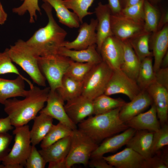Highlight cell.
I'll use <instances>...</instances> for the list:
<instances>
[{
	"label": "cell",
	"instance_id": "obj_26",
	"mask_svg": "<svg viewBox=\"0 0 168 168\" xmlns=\"http://www.w3.org/2000/svg\"><path fill=\"white\" fill-rule=\"evenodd\" d=\"M122 42L124 48V57L120 69L128 77L136 81L141 62L131 46L128 40Z\"/></svg>",
	"mask_w": 168,
	"mask_h": 168
},
{
	"label": "cell",
	"instance_id": "obj_39",
	"mask_svg": "<svg viewBox=\"0 0 168 168\" xmlns=\"http://www.w3.org/2000/svg\"><path fill=\"white\" fill-rule=\"evenodd\" d=\"M161 126L158 131L154 132L151 148L152 156L168 145V125L166 123Z\"/></svg>",
	"mask_w": 168,
	"mask_h": 168
},
{
	"label": "cell",
	"instance_id": "obj_11",
	"mask_svg": "<svg viewBox=\"0 0 168 168\" xmlns=\"http://www.w3.org/2000/svg\"><path fill=\"white\" fill-rule=\"evenodd\" d=\"M110 23L113 35L122 41L128 40L144 30L143 23L136 22L120 14H111Z\"/></svg>",
	"mask_w": 168,
	"mask_h": 168
},
{
	"label": "cell",
	"instance_id": "obj_47",
	"mask_svg": "<svg viewBox=\"0 0 168 168\" xmlns=\"http://www.w3.org/2000/svg\"><path fill=\"white\" fill-rule=\"evenodd\" d=\"M108 4L111 9L112 14H119L121 10V8L119 0H108Z\"/></svg>",
	"mask_w": 168,
	"mask_h": 168
},
{
	"label": "cell",
	"instance_id": "obj_32",
	"mask_svg": "<svg viewBox=\"0 0 168 168\" xmlns=\"http://www.w3.org/2000/svg\"><path fill=\"white\" fill-rule=\"evenodd\" d=\"M94 114L104 113L122 106L126 102L120 98H114L104 94L93 100Z\"/></svg>",
	"mask_w": 168,
	"mask_h": 168
},
{
	"label": "cell",
	"instance_id": "obj_29",
	"mask_svg": "<svg viewBox=\"0 0 168 168\" xmlns=\"http://www.w3.org/2000/svg\"><path fill=\"white\" fill-rule=\"evenodd\" d=\"M152 57H147L141 62L136 82L141 91H146L155 82Z\"/></svg>",
	"mask_w": 168,
	"mask_h": 168
},
{
	"label": "cell",
	"instance_id": "obj_48",
	"mask_svg": "<svg viewBox=\"0 0 168 168\" xmlns=\"http://www.w3.org/2000/svg\"><path fill=\"white\" fill-rule=\"evenodd\" d=\"M49 163V168H68L66 158L57 161Z\"/></svg>",
	"mask_w": 168,
	"mask_h": 168
},
{
	"label": "cell",
	"instance_id": "obj_8",
	"mask_svg": "<svg viewBox=\"0 0 168 168\" xmlns=\"http://www.w3.org/2000/svg\"><path fill=\"white\" fill-rule=\"evenodd\" d=\"M113 71L103 61L94 65L83 82L82 95L93 100L104 94Z\"/></svg>",
	"mask_w": 168,
	"mask_h": 168
},
{
	"label": "cell",
	"instance_id": "obj_35",
	"mask_svg": "<svg viewBox=\"0 0 168 168\" xmlns=\"http://www.w3.org/2000/svg\"><path fill=\"white\" fill-rule=\"evenodd\" d=\"M94 0H63L65 6L72 10L77 16L81 24L83 19L86 16L92 14L93 13L88 11L89 7Z\"/></svg>",
	"mask_w": 168,
	"mask_h": 168
},
{
	"label": "cell",
	"instance_id": "obj_34",
	"mask_svg": "<svg viewBox=\"0 0 168 168\" xmlns=\"http://www.w3.org/2000/svg\"><path fill=\"white\" fill-rule=\"evenodd\" d=\"M72 131V130L60 122L56 125L53 124L41 141V148L46 147L61 139L71 136Z\"/></svg>",
	"mask_w": 168,
	"mask_h": 168
},
{
	"label": "cell",
	"instance_id": "obj_27",
	"mask_svg": "<svg viewBox=\"0 0 168 168\" xmlns=\"http://www.w3.org/2000/svg\"><path fill=\"white\" fill-rule=\"evenodd\" d=\"M53 119L51 117L41 113L33 119V125L30 131L32 145L35 146L42 141L53 124Z\"/></svg>",
	"mask_w": 168,
	"mask_h": 168
},
{
	"label": "cell",
	"instance_id": "obj_45",
	"mask_svg": "<svg viewBox=\"0 0 168 168\" xmlns=\"http://www.w3.org/2000/svg\"><path fill=\"white\" fill-rule=\"evenodd\" d=\"M88 163L90 167L96 168H114L104 159L103 156L91 157Z\"/></svg>",
	"mask_w": 168,
	"mask_h": 168
},
{
	"label": "cell",
	"instance_id": "obj_31",
	"mask_svg": "<svg viewBox=\"0 0 168 168\" xmlns=\"http://www.w3.org/2000/svg\"><path fill=\"white\" fill-rule=\"evenodd\" d=\"M82 86L83 82L65 75L61 86L56 91L63 100L67 101L82 95Z\"/></svg>",
	"mask_w": 168,
	"mask_h": 168
},
{
	"label": "cell",
	"instance_id": "obj_44",
	"mask_svg": "<svg viewBox=\"0 0 168 168\" xmlns=\"http://www.w3.org/2000/svg\"><path fill=\"white\" fill-rule=\"evenodd\" d=\"M155 82L168 89V68H160L155 72Z\"/></svg>",
	"mask_w": 168,
	"mask_h": 168
},
{
	"label": "cell",
	"instance_id": "obj_4",
	"mask_svg": "<svg viewBox=\"0 0 168 168\" xmlns=\"http://www.w3.org/2000/svg\"><path fill=\"white\" fill-rule=\"evenodd\" d=\"M9 56L13 62L20 66L32 81L40 86H45L46 80L38 65V56L26 44L19 39L8 48Z\"/></svg>",
	"mask_w": 168,
	"mask_h": 168
},
{
	"label": "cell",
	"instance_id": "obj_5",
	"mask_svg": "<svg viewBox=\"0 0 168 168\" xmlns=\"http://www.w3.org/2000/svg\"><path fill=\"white\" fill-rule=\"evenodd\" d=\"M29 127L26 124L16 127L13 131L14 142L12 148L2 163L5 168H23L30 152L32 145Z\"/></svg>",
	"mask_w": 168,
	"mask_h": 168
},
{
	"label": "cell",
	"instance_id": "obj_54",
	"mask_svg": "<svg viewBox=\"0 0 168 168\" xmlns=\"http://www.w3.org/2000/svg\"><path fill=\"white\" fill-rule=\"evenodd\" d=\"M0 168H5V166L2 164L0 165Z\"/></svg>",
	"mask_w": 168,
	"mask_h": 168
},
{
	"label": "cell",
	"instance_id": "obj_12",
	"mask_svg": "<svg viewBox=\"0 0 168 168\" xmlns=\"http://www.w3.org/2000/svg\"><path fill=\"white\" fill-rule=\"evenodd\" d=\"M46 106L39 113H44L58 120L72 130L77 128L76 125L70 120L65 111L64 101L56 90H50Z\"/></svg>",
	"mask_w": 168,
	"mask_h": 168
},
{
	"label": "cell",
	"instance_id": "obj_23",
	"mask_svg": "<svg viewBox=\"0 0 168 168\" xmlns=\"http://www.w3.org/2000/svg\"><path fill=\"white\" fill-rule=\"evenodd\" d=\"M58 54L68 57L73 61L79 63H90L96 64L102 61L97 49L96 44L91 45L86 49L79 50L62 47L59 50Z\"/></svg>",
	"mask_w": 168,
	"mask_h": 168
},
{
	"label": "cell",
	"instance_id": "obj_52",
	"mask_svg": "<svg viewBox=\"0 0 168 168\" xmlns=\"http://www.w3.org/2000/svg\"><path fill=\"white\" fill-rule=\"evenodd\" d=\"M168 68V51H167L163 58L160 66V68Z\"/></svg>",
	"mask_w": 168,
	"mask_h": 168
},
{
	"label": "cell",
	"instance_id": "obj_41",
	"mask_svg": "<svg viewBox=\"0 0 168 168\" xmlns=\"http://www.w3.org/2000/svg\"><path fill=\"white\" fill-rule=\"evenodd\" d=\"M35 146L32 145L25 166L26 168H44L47 163Z\"/></svg>",
	"mask_w": 168,
	"mask_h": 168
},
{
	"label": "cell",
	"instance_id": "obj_49",
	"mask_svg": "<svg viewBox=\"0 0 168 168\" xmlns=\"http://www.w3.org/2000/svg\"><path fill=\"white\" fill-rule=\"evenodd\" d=\"M168 24V12L166 11L161 15L157 31L161 29L166 25Z\"/></svg>",
	"mask_w": 168,
	"mask_h": 168
},
{
	"label": "cell",
	"instance_id": "obj_24",
	"mask_svg": "<svg viewBox=\"0 0 168 168\" xmlns=\"http://www.w3.org/2000/svg\"><path fill=\"white\" fill-rule=\"evenodd\" d=\"M154 132L147 130H136L126 145L138 153L144 159L152 156L151 148Z\"/></svg>",
	"mask_w": 168,
	"mask_h": 168
},
{
	"label": "cell",
	"instance_id": "obj_9",
	"mask_svg": "<svg viewBox=\"0 0 168 168\" xmlns=\"http://www.w3.org/2000/svg\"><path fill=\"white\" fill-rule=\"evenodd\" d=\"M141 91L136 81L119 69L113 71L104 94L109 96L122 94L131 100Z\"/></svg>",
	"mask_w": 168,
	"mask_h": 168
},
{
	"label": "cell",
	"instance_id": "obj_3",
	"mask_svg": "<svg viewBox=\"0 0 168 168\" xmlns=\"http://www.w3.org/2000/svg\"><path fill=\"white\" fill-rule=\"evenodd\" d=\"M121 107L92 115L78 124V129L96 143L129 127L119 117Z\"/></svg>",
	"mask_w": 168,
	"mask_h": 168
},
{
	"label": "cell",
	"instance_id": "obj_6",
	"mask_svg": "<svg viewBox=\"0 0 168 168\" xmlns=\"http://www.w3.org/2000/svg\"><path fill=\"white\" fill-rule=\"evenodd\" d=\"M71 60L59 54L38 57L39 68L49 84L50 90L61 86Z\"/></svg>",
	"mask_w": 168,
	"mask_h": 168
},
{
	"label": "cell",
	"instance_id": "obj_40",
	"mask_svg": "<svg viewBox=\"0 0 168 168\" xmlns=\"http://www.w3.org/2000/svg\"><path fill=\"white\" fill-rule=\"evenodd\" d=\"M7 73H14L24 77L13 63L9 56L8 48H6L3 52H0V75Z\"/></svg>",
	"mask_w": 168,
	"mask_h": 168
},
{
	"label": "cell",
	"instance_id": "obj_15",
	"mask_svg": "<svg viewBox=\"0 0 168 168\" xmlns=\"http://www.w3.org/2000/svg\"><path fill=\"white\" fill-rule=\"evenodd\" d=\"M25 81L30 88L34 85L25 77L18 76L15 79L9 80L0 78V103L3 105L7 99L17 97H25L28 90L25 89Z\"/></svg>",
	"mask_w": 168,
	"mask_h": 168
},
{
	"label": "cell",
	"instance_id": "obj_53",
	"mask_svg": "<svg viewBox=\"0 0 168 168\" xmlns=\"http://www.w3.org/2000/svg\"><path fill=\"white\" fill-rule=\"evenodd\" d=\"M150 3L154 5L155 4H156L162 0H147Z\"/></svg>",
	"mask_w": 168,
	"mask_h": 168
},
{
	"label": "cell",
	"instance_id": "obj_25",
	"mask_svg": "<svg viewBox=\"0 0 168 168\" xmlns=\"http://www.w3.org/2000/svg\"><path fill=\"white\" fill-rule=\"evenodd\" d=\"M71 143V136L64 138L50 146L38 150L46 163L57 161L66 158Z\"/></svg>",
	"mask_w": 168,
	"mask_h": 168
},
{
	"label": "cell",
	"instance_id": "obj_19",
	"mask_svg": "<svg viewBox=\"0 0 168 168\" xmlns=\"http://www.w3.org/2000/svg\"><path fill=\"white\" fill-rule=\"evenodd\" d=\"M146 91L155 106L161 125L166 124L168 115V89L155 82Z\"/></svg>",
	"mask_w": 168,
	"mask_h": 168
},
{
	"label": "cell",
	"instance_id": "obj_18",
	"mask_svg": "<svg viewBox=\"0 0 168 168\" xmlns=\"http://www.w3.org/2000/svg\"><path fill=\"white\" fill-rule=\"evenodd\" d=\"M153 103L147 91H141L129 102L121 107L119 112L120 119L125 123L131 118L142 112Z\"/></svg>",
	"mask_w": 168,
	"mask_h": 168
},
{
	"label": "cell",
	"instance_id": "obj_50",
	"mask_svg": "<svg viewBox=\"0 0 168 168\" xmlns=\"http://www.w3.org/2000/svg\"><path fill=\"white\" fill-rule=\"evenodd\" d=\"M140 0H119L121 9L134 4Z\"/></svg>",
	"mask_w": 168,
	"mask_h": 168
},
{
	"label": "cell",
	"instance_id": "obj_38",
	"mask_svg": "<svg viewBox=\"0 0 168 168\" xmlns=\"http://www.w3.org/2000/svg\"><path fill=\"white\" fill-rule=\"evenodd\" d=\"M145 0L122 9L119 14L138 22L144 24Z\"/></svg>",
	"mask_w": 168,
	"mask_h": 168
},
{
	"label": "cell",
	"instance_id": "obj_43",
	"mask_svg": "<svg viewBox=\"0 0 168 168\" xmlns=\"http://www.w3.org/2000/svg\"><path fill=\"white\" fill-rule=\"evenodd\" d=\"M167 165L159 156H152L145 159L143 168H168Z\"/></svg>",
	"mask_w": 168,
	"mask_h": 168
},
{
	"label": "cell",
	"instance_id": "obj_30",
	"mask_svg": "<svg viewBox=\"0 0 168 168\" xmlns=\"http://www.w3.org/2000/svg\"><path fill=\"white\" fill-rule=\"evenodd\" d=\"M152 34L143 30L128 40L140 62L147 57H153L149 45Z\"/></svg>",
	"mask_w": 168,
	"mask_h": 168
},
{
	"label": "cell",
	"instance_id": "obj_16",
	"mask_svg": "<svg viewBox=\"0 0 168 168\" xmlns=\"http://www.w3.org/2000/svg\"><path fill=\"white\" fill-rule=\"evenodd\" d=\"M108 163L117 168H143L145 159L131 148L127 147L114 155L104 156Z\"/></svg>",
	"mask_w": 168,
	"mask_h": 168
},
{
	"label": "cell",
	"instance_id": "obj_33",
	"mask_svg": "<svg viewBox=\"0 0 168 168\" xmlns=\"http://www.w3.org/2000/svg\"><path fill=\"white\" fill-rule=\"evenodd\" d=\"M144 11L143 30L151 33L156 32L161 15L159 11L147 0L144 1Z\"/></svg>",
	"mask_w": 168,
	"mask_h": 168
},
{
	"label": "cell",
	"instance_id": "obj_37",
	"mask_svg": "<svg viewBox=\"0 0 168 168\" xmlns=\"http://www.w3.org/2000/svg\"><path fill=\"white\" fill-rule=\"evenodd\" d=\"M22 4L19 6L12 9V12L19 16H23L28 12L29 15V22L34 23L37 19V13L41 14L39 5V0H21Z\"/></svg>",
	"mask_w": 168,
	"mask_h": 168
},
{
	"label": "cell",
	"instance_id": "obj_2",
	"mask_svg": "<svg viewBox=\"0 0 168 168\" xmlns=\"http://www.w3.org/2000/svg\"><path fill=\"white\" fill-rule=\"evenodd\" d=\"M41 7L48 17V22L45 26L36 31L26 41V43L38 56L58 54L67 33L55 21L52 13V7L49 3L44 2Z\"/></svg>",
	"mask_w": 168,
	"mask_h": 168
},
{
	"label": "cell",
	"instance_id": "obj_1",
	"mask_svg": "<svg viewBox=\"0 0 168 168\" xmlns=\"http://www.w3.org/2000/svg\"><path fill=\"white\" fill-rule=\"evenodd\" d=\"M50 90L49 87L41 89L34 86L28 90L24 99L15 97L7 100L3 104L4 110L12 125L15 128L22 126L33 119L44 107Z\"/></svg>",
	"mask_w": 168,
	"mask_h": 168
},
{
	"label": "cell",
	"instance_id": "obj_46",
	"mask_svg": "<svg viewBox=\"0 0 168 168\" xmlns=\"http://www.w3.org/2000/svg\"><path fill=\"white\" fill-rule=\"evenodd\" d=\"M10 118L8 116L0 118V133L7 132L13 129Z\"/></svg>",
	"mask_w": 168,
	"mask_h": 168
},
{
	"label": "cell",
	"instance_id": "obj_20",
	"mask_svg": "<svg viewBox=\"0 0 168 168\" xmlns=\"http://www.w3.org/2000/svg\"><path fill=\"white\" fill-rule=\"evenodd\" d=\"M149 45L154 58L153 67L155 72L160 68L161 60L168 51V24L151 34Z\"/></svg>",
	"mask_w": 168,
	"mask_h": 168
},
{
	"label": "cell",
	"instance_id": "obj_22",
	"mask_svg": "<svg viewBox=\"0 0 168 168\" xmlns=\"http://www.w3.org/2000/svg\"><path fill=\"white\" fill-rule=\"evenodd\" d=\"M136 130L128 128L121 133L105 140L92 152L91 157L103 156L105 154L115 151L126 145Z\"/></svg>",
	"mask_w": 168,
	"mask_h": 168
},
{
	"label": "cell",
	"instance_id": "obj_21",
	"mask_svg": "<svg viewBox=\"0 0 168 168\" xmlns=\"http://www.w3.org/2000/svg\"><path fill=\"white\" fill-rule=\"evenodd\" d=\"M147 111L141 113L131 118L125 123L129 128L136 130H147L155 132L161 128L157 119L156 108L153 103Z\"/></svg>",
	"mask_w": 168,
	"mask_h": 168
},
{
	"label": "cell",
	"instance_id": "obj_17",
	"mask_svg": "<svg viewBox=\"0 0 168 168\" xmlns=\"http://www.w3.org/2000/svg\"><path fill=\"white\" fill-rule=\"evenodd\" d=\"M95 13L97 20L96 27L97 49L99 53L102 43L108 37L113 35L111 28L110 17L112 14L108 4L98 3L95 8Z\"/></svg>",
	"mask_w": 168,
	"mask_h": 168
},
{
	"label": "cell",
	"instance_id": "obj_13",
	"mask_svg": "<svg viewBox=\"0 0 168 168\" xmlns=\"http://www.w3.org/2000/svg\"><path fill=\"white\" fill-rule=\"evenodd\" d=\"M92 100L81 95L67 101L64 105L65 111L75 124L94 114Z\"/></svg>",
	"mask_w": 168,
	"mask_h": 168
},
{
	"label": "cell",
	"instance_id": "obj_28",
	"mask_svg": "<svg viewBox=\"0 0 168 168\" xmlns=\"http://www.w3.org/2000/svg\"><path fill=\"white\" fill-rule=\"evenodd\" d=\"M49 3L56 13L59 21L71 28L79 27L80 23L77 15L69 10L64 4L63 0H42Z\"/></svg>",
	"mask_w": 168,
	"mask_h": 168
},
{
	"label": "cell",
	"instance_id": "obj_14",
	"mask_svg": "<svg viewBox=\"0 0 168 168\" xmlns=\"http://www.w3.org/2000/svg\"><path fill=\"white\" fill-rule=\"evenodd\" d=\"M97 19L92 18L90 24L82 23L80 26L78 34L75 40L71 42L65 41L62 47L68 49L79 50L86 49L89 46L96 44L97 24Z\"/></svg>",
	"mask_w": 168,
	"mask_h": 168
},
{
	"label": "cell",
	"instance_id": "obj_51",
	"mask_svg": "<svg viewBox=\"0 0 168 168\" xmlns=\"http://www.w3.org/2000/svg\"><path fill=\"white\" fill-rule=\"evenodd\" d=\"M7 14L4 11L0 1V25L4 24L7 20Z\"/></svg>",
	"mask_w": 168,
	"mask_h": 168
},
{
	"label": "cell",
	"instance_id": "obj_7",
	"mask_svg": "<svg viewBox=\"0 0 168 168\" xmlns=\"http://www.w3.org/2000/svg\"><path fill=\"white\" fill-rule=\"evenodd\" d=\"M97 143L78 129L72 130L69 151L66 158L68 168L75 164H88Z\"/></svg>",
	"mask_w": 168,
	"mask_h": 168
},
{
	"label": "cell",
	"instance_id": "obj_36",
	"mask_svg": "<svg viewBox=\"0 0 168 168\" xmlns=\"http://www.w3.org/2000/svg\"><path fill=\"white\" fill-rule=\"evenodd\" d=\"M95 64L90 63H79L71 60L65 75L77 80H83Z\"/></svg>",
	"mask_w": 168,
	"mask_h": 168
},
{
	"label": "cell",
	"instance_id": "obj_55",
	"mask_svg": "<svg viewBox=\"0 0 168 168\" xmlns=\"http://www.w3.org/2000/svg\"></svg>",
	"mask_w": 168,
	"mask_h": 168
},
{
	"label": "cell",
	"instance_id": "obj_10",
	"mask_svg": "<svg viewBox=\"0 0 168 168\" xmlns=\"http://www.w3.org/2000/svg\"><path fill=\"white\" fill-rule=\"evenodd\" d=\"M99 53L102 60L113 70L120 69L124 57L122 42L113 35L103 42Z\"/></svg>",
	"mask_w": 168,
	"mask_h": 168
},
{
	"label": "cell",
	"instance_id": "obj_42",
	"mask_svg": "<svg viewBox=\"0 0 168 168\" xmlns=\"http://www.w3.org/2000/svg\"><path fill=\"white\" fill-rule=\"evenodd\" d=\"M12 138V136L7 132L0 133V163L11 150L9 145Z\"/></svg>",
	"mask_w": 168,
	"mask_h": 168
}]
</instances>
